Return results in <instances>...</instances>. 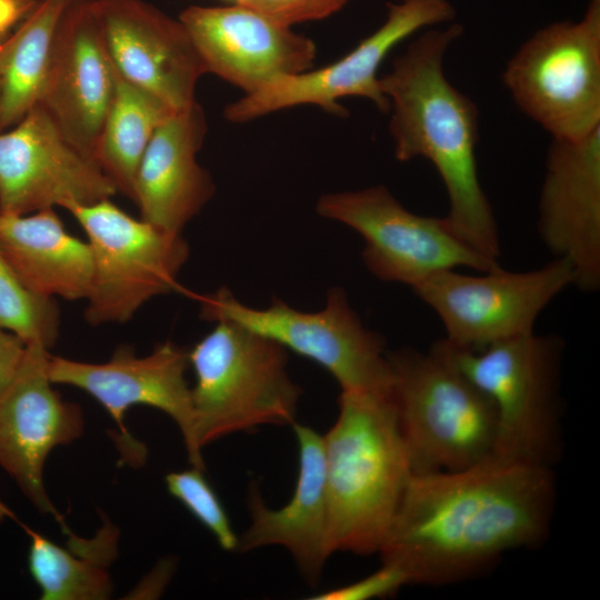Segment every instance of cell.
Returning a JSON list of instances; mask_svg holds the SVG:
<instances>
[{"label": "cell", "instance_id": "cell-19", "mask_svg": "<svg viewBox=\"0 0 600 600\" xmlns=\"http://www.w3.org/2000/svg\"><path fill=\"white\" fill-rule=\"evenodd\" d=\"M97 2L119 74L176 110L196 101V86L207 70L181 21L143 0Z\"/></svg>", "mask_w": 600, "mask_h": 600}, {"label": "cell", "instance_id": "cell-1", "mask_svg": "<svg viewBox=\"0 0 600 600\" xmlns=\"http://www.w3.org/2000/svg\"><path fill=\"white\" fill-rule=\"evenodd\" d=\"M554 497L551 468L541 466L491 459L412 473L378 553L410 584L461 582L507 551L541 543Z\"/></svg>", "mask_w": 600, "mask_h": 600}, {"label": "cell", "instance_id": "cell-9", "mask_svg": "<svg viewBox=\"0 0 600 600\" xmlns=\"http://www.w3.org/2000/svg\"><path fill=\"white\" fill-rule=\"evenodd\" d=\"M110 199L68 209L92 254L83 313L91 326L127 322L146 302L174 290L190 251L182 233L136 219Z\"/></svg>", "mask_w": 600, "mask_h": 600}, {"label": "cell", "instance_id": "cell-6", "mask_svg": "<svg viewBox=\"0 0 600 600\" xmlns=\"http://www.w3.org/2000/svg\"><path fill=\"white\" fill-rule=\"evenodd\" d=\"M288 351L227 321L188 351L194 437L203 448L226 436L263 424L292 426L301 388L288 371Z\"/></svg>", "mask_w": 600, "mask_h": 600}, {"label": "cell", "instance_id": "cell-10", "mask_svg": "<svg viewBox=\"0 0 600 600\" xmlns=\"http://www.w3.org/2000/svg\"><path fill=\"white\" fill-rule=\"evenodd\" d=\"M317 212L363 238L364 266L386 282L414 288L433 274L459 267L477 272L500 267L467 246L446 217L416 214L383 186L326 193L317 202Z\"/></svg>", "mask_w": 600, "mask_h": 600}, {"label": "cell", "instance_id": "cell-26", "mask_svg": "<svg viewBox=\"0 0 600 600\" xmlns=\"http://www.w3.org/2000/svg\"><path fill=\"white\" fill-rule=\"evenodd\" d=\"M0 329L18 336L26 344L47 349L59 338L60 310L56 299L31 291L0 253Z\"/></svg>", "mask_w": 600, "mask_h": 600}, {"label": "cell", "instance_id": "cell-23", "mask_svg": "<svg viewBox=\"0 0 600 600\" xmlns=\"http://www.w3.org/2000/svg\"><path fill=\"white\" fill-rule=\"evenodd\" d=\"M114 77V96L93 159L117 192L133 201L140 160L157 128L176 109L126 80L116 68Z\"/></svg>", "mask_w": 600, "mask_h": 600}, {"label": "cell", "instance_id": "cell-15", "mask_svg": "<svg viewBox=\"0 0 600 600\" xmlns=\"http://www.w3.org/2000/svg\"><path fill=\"white\" fill-rule=\"evenodd\" d=\"M114 89V68L97 0H69L54 30L38 104L63 136L94 161Z\"/></svg>", "mask_w": 600, "mask_h": 600}, {"label": "cell", "instance_id": "cell-29", "mask_svg": "<svg viewBox=\"0 0 600 600\" xmlns=\"http://www.w3.org/2000/svg\"><path fill=\"white\" fill-rule=\"evenodd\" d=\"M410 584L404 572L398 567L382 562L373 573L353 583L330 589L311 597V600H371L396 594L403 586Z\"/></svg>", "mask_w": 600, "mask_h": 600}, {"label": "cell", "instance_id": "cell-30", "mask_svg": "<svg viewBox=\"0 0 600 600\" xmlns=\"http://www.w3.org/2000/svg\"><path fill=\"white\" fill-rule=\"evenodd\" d=\"M27 344L18 336L0 329V391L18 372L24 358Z\"/></svg>", "mask_w": 600, "mask_h": 600}, {"label": "cell", "instance_id": "cell-17", "mask_svg": "<svg viewBox=\"0 0 600 600\" xmlns=\"http://www.w3.org/2000/svg\"><path fill=\"white\" fill-rule=\"evenodd\" d=\"M179 20L211 72L246 94L283 77L308 71L314 42L241 4L190 6Z\"/></svg>", "mask_w": 600, "mask_h": 600}, {"label": "cell", "instance_id": "cell-18", "mask_svg": "<svg viewBox=\"0 0 600 600\" xmlns=\"http://www.w3.org/2000/svg\"><path fill=\"white\" fill-rule=\"evenodd\" d=\"M538 230L584 292L600 288V128L580 140L552 139L539 199Z\"/></svg>", "mask_w": 600, "mask_h": 600}, {"label": "cell", "instance_id": "cell-24", "mask_svg": "<svg viewBox=\"0 0 600 600\" xmlns=\"http://www.w3.org/2000/svg\"><path fill=\"white\" fill-rule=\"evenodd\" d=\"M69 0H37L3 42L0 132L17 124L40 101L54 30Z\"/></svg>", "mask_w": 600, "mask_h": 600}, {"label": "cell", "instance_id": "cell-3", "mask_svg": "<svg viewBox=\"0 0 600 600\" xmlns=\"http://www.w3.org/2000/svg\"><path fill=\"white\" fill-rule=\"evenodd\" d=\"M323 436L333 552H379L412 476L390 392L341 390Z\"/></svg>", "mask_w": 600, "mask_h": 600}, {"label": "cell", "instance_id": "cell-32", "mask_svg": "<svg viewBox=\"0 0 600 600\" xmlns=\"http://www.w3.org/2000/svg\"><path fill=\"white\" fill-rule=\"evenodd\" d=\"M4 518L17 520L14 513L0 501V521H2Z\"/></svg>", "mask_w": 600, "mask_h": 600}, {"label": "cell", "instance_id": "cell-33", "mask_svg": "<svg viewBox=\"0 0 600 600\" xmlns=\"http://www.w3.org/2000/svg\"><path fill=\"white\" fill-rule=\"evenodd\" d=\"M3 42L0 44V86H1V72H2V66H3V58H4Z\"/></svg>", "mask_w": 600, "mask_h": 600}, {"label": "cell", "instance_id": "cell-28", "mask_svg": "<svg viewBox=\"0 0 600 600\" xmlns=\"http://www.w3.org/2000/svg\"><path fill=\"white\" fill-rule=\"evenodd\" d=\"M349 0H244L268 19L287 27L327 18L342 9Z\"/></svg>", "mask_w": 600, "mask_h": 600}, {"label": "cell", "instance_id": "cell-7", "mask_svg": "<svg viewBox=\"0 0 600 600\" xmlns=\"http://www.w3.org/2000/svg\"><path fill=\"white\" fill-rule=\"evenodd\" d=\"M200 317L260 334L324 368L341 390L390 392L391 369L380 334L368 329L338 287L323 309L304 312L273 299L264 309L240 302L229 289L200 297Z\"/></svg>", "mask_w": 600, "mask_h": 600}, {"label": "cell", "instance_id": "cell-11", "mask_svg": "<svg viewBox=\"0 0 600 600\" xmlns=\"http://www.w3.org/2000/svg\"><path fill=\"white\" fill-rule=\"evenodd\" d=\"M569 286H574L571 266L554 258L521 272L501 267L478 274L446 270L412 290L441 320L444 341L480 350L533 332L542 310Z\"/></svg>", "mask_w": 600, "mask_h": 600}, {"label": "cell", "instance_id": "cell-16", "mask_svg": "<svg viewBox=\"0 0 600 600\" xmlns=\"http://www.w3.org/2000/svg\"><path fill=\"white\" fill-rule=\"evenodd\" d=\"M188 366V351L167 341L143 357H137L130 347H119L102 363L50 356L48 374L53 384L76 387L96 399L138 452L142 448H137L124 427L126 412L136 404L164 412L181 432L191 467L204 470L202 450L194 437L191 388L186 380Z\"/></svg>", "mask_w": 600, "mask_h": 600}, {"label": "cell", "instance_id": "cell-22", "mask_svg": "<svg viewBox=\"0 0 600 600\" xmlns=\"http://www.w3.org/2000/svg\"><path fill=\"white\" fill-rule=\"evenodd\" d=\"M0 253L39 296L69 301L88 297L93 272L90 247L64 228L54 209L0 212Z\"/></svg>", "mask_w": 600, "mask_h": 600}, {"label": "cell", "instance_id": "cell-21", "mask_svg": "<svg viewBox=\"0 0 600 600\" xmlns=\"http://www.w3.org/2000/svg\"><path fill=\"white\" fill-rule=\"evenodd\" d=\"M299 468L291 499L280 509H270L257 488H250L251 523L239 538L238 551L268 546L283 547L292 556L306 580L316 584L328 558L329 503L323 437L294 422Z\"/></svg>", "mask_w": 600, "mask_h": 600}, {"label": "cell", "instance_id": "cell-34", "mask_svg": "<svg viewBox=\"0 0 600 600\" xmlns=\"http://www.w3.org/2000/svg\"><path fill=\"white\" fill-rule=\"evenodd\" d=\"M224 1H230L232 2V4H241L244 0H224Z\"/></svg>", "mask_w": 600, "mask_h": 600}, {"label": "cell", "instance_id": "cell-25", "mask_svg": "<svg viewBox=\"0 0 600 600\" xmlns=\"http://www.w3.org/2000/svg\"><path fill=\"white\" fill-rule=\"evenodd\" d=\"M30 538L28 566L42 600H104L112 580L99 560L77 556L23 523Z\"/></svg>", "mask_w": 600, "mask_h": 600}, {"label": "cell", "instance_id": "cell-5", "mask_svg": "<svg viewBox=\"0 0 600 600\" xmlns=\"http://www.w3.org/2000/svg\"><path fill=\"white\" fill-rule=\"evenodd\" d=\"M432 347L493 403V459L551 468L560 453V337L533 331L480 350L443 339Z\"/></svg>", "mask_w": 600, "mask_h": 600}, {"label": "cell", "instance_id": "cell-27", "mask_svg": "<svg viewBox=\"0 0 600 600\" xmlns=\"http://www.w3.org/2000/svg\"><path fill=\"white\" fill-rule=\"evenodd\" d=\"M164 482L169 493L213 534L221 549L238 551L239 538L202 469L169 472Z\"/></svg>", "mask_w": 600, "mask_h": 600}, {"label": "cell", "instance_id": "cell-2", "mask_svg": "<svg viewBox=\"0 0 600 600\" xmlns=\"http://www.w3.org/2000/svg\"><path fill=\"white\" fill-rule=\"evenodd\" d=\"M462 32L458 23L423 32L379 84L389 101L396 158L433 164L448 193L446 218L452 230L476 252L498 261V226L477 169L478 109L443 72L444 54Z\"/></svg>", "mask_w": 600, "mask_h": 600}, {"label": "cell", "instance_id": "cell-14", "mask_svg": "<svg viewBox=\"0 0 600 600\" xmlns=\"http://www.w3.org/2000/svg\"><path fill=\"white\" fill-rule=\"evenodd\" d=\"M49 357L43 346L27 344L18 372L0 391V467L39 512L53 517L71 536L46 491L43 469L54 448L83 434L84 418L77 403L54 390Z\"/></svg>", "mask_w": 600, "mask_h": 600}, {"label": "cell", "instance_id": "cell-4", "mask_svg": "<svg viewBox=\"0 0 600 600\" xmlns=\"http://www.w3.org/2000/svg\"><path fill=\"white\" fill-rule=\"evenodd\" d=\"M390 396L412 473L456 471L493 459L489 397L437 349L388 352Z\"/></svg>", "mask_w": 600, "mask_h": 600}, {"label": "cell", "instance_id": "cell-13", "mask_svg": "<svg viewBox=\"0 0 600 600\" xmlns=\"http://www.w3.org/2000/svg\"><path fill=\"white\" fill-rule=\"evenodd\" d=\"M116 193L99 166L63 136L40 104L0 132V212L68 210Z\"/></svg>", "mask_w": 600, "mask_h": 600}, {"label": "cell", "instance_id": "cell-8", "mask_svg": "<svg viewBox=\"0 0 600 600\" xmlns=\"http://www.w3.org/2000/svg\"><path fill=\"white\" fill-rule=\"evenodd\" d=\"M503 82L517 106L552 139L600 128V0L583 18L537 31L509 60Z\"/></svg>", "mask_w": 600, "mask_h": 600}, {"label": "cell", "instance_id": "cell-31", "mask_svg": "<svg viewBox=\"0 0 600 600\" xmlns=\"http://www.w3.org/2000/svg\"><path fill=\"white\" fill-rule=\"evenodd\" d=\"M37 0H0V44L11 34L12 28L22 21Z\"/></svg>", "mask_w": 600, "mask_h": 600}, {"label": "cell", "instance_id": "cell-12", "mask_svg": "<svg viewBox=\"0 0 600 600\" xmlns=\"http://www.w3.org/2000/svg\"><path fill=\"white\" fill-rule=\"evenodd\" d=\"M456 11L449 0H402L388 4L387 19L352 51L324 68L279 78L256 92L230 103L226 118L248 122L270 112L296 106L313 104L324 111L344 116L338 101L347 97L370 100L381 112L389 101L379 84L378 70L389 52L420 29L453 20Z\"/></svg>", "mask_w": 600, "mask_h": 600}, {"label": "cell", "instance_id": "cell-20", "mask_svg": "<svg viewBox=\"0 0 600 600\" xmlns=\"http://www.w3.org/2000/svg\"><path fill=\"white\" fill-rule=\"evenodd\" d=\"M207 129L204 111L197 101L176 110L157 128L134 180L133 202L141 219L182 233L212 198V178L197 161Z\"/></svg>", "mask_w": 600, "mask_h": 600}]
</instances>
